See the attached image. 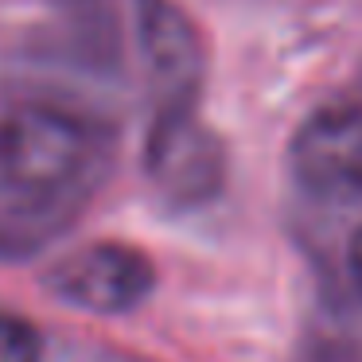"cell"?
I'll return each mask as SVG.
<instances>
[{
	"mask_svg": "<svg viewBox=\"0 0 362 362\" xmlns=\"http://www.w3.org/2000/svg\"><path fill=\"white\" fill-rule=\"evenodd\" d=\"M90 129L74 113L28 102L0 117V180L24 195H55L90 160Z\"/></svg>",
	"mask_w": 362,
	"mask_h": 362,
	"instance_id": "cell-1",
	"label": "cell"
},
{
	"mask_svg": "<svg viewBox=\"0 0 362 362\" xmlns=\"http://www.w3.org/2000/svg\"><path fill=\"white\" fill-rule=\"evenodd\" d=\"M296 183L323 203L362 199V110L351 102L320 105L288 144Z\"/></svg>",
	"mask_w": 362,
	"mask_h": 362,
	"instance_id": "cell-2",
	"label": "cell"
},
{
	"mask_svg": "<svg viewBox=\"0 0 362 362\" xmlns=\"http://www.w3.org/2000/svg\"><path fill=\"white\" fill-rule=\"evenodd\" d=\"M156 284V269L133 245L98 242L66 257L51 273V288L74 308L94 315H121L133 312Z\"/></svg>",
	"mask_w": 362,
	"mask_h": 362,
	"instance_id": "cell-3",
	"label": "cell"
},
{
	"mask_svg": "<svg viewBox=\"0 0 362 362\" xmlns=\"http://www.w3.org/2000/svg\"><path fill=\"white\" fill-rule=\"evenodd\" d=\"M148 172L172 199H199L214 195L222 183V144L211 129L199 125L195 110H160V121L148 141Z\"/></svg>",
	"mask_w": 362,
	"mask_h": 362,
	"instance_id": "cell-4",
	"label": "cell"
},
{
	"mask_svg": "<svg viewBox=\"0 0 362 362\" xmlns=\"http://www.w3.org/2000/svg\"><path fill=\"white\" fill-rule=\"evenodd\" d=\"M133 8L148 71L164 86V110L191 105L203 78V51H199L195 24L175 0H133Z\"/></svg>",
	"mask_w": 362,
	"mask_h": 362,
	"instance_id": "cell-5",
	"label": "cell"
},
{
	"mask_svg": "<svg viewBox=\"0 0 362 362\" xmlns=\"http://www.w3.org/2000/svg\"><path fill=\"white\" fill-rule=\"evenodd\" d=\"M0 362H40V335L16 315H0Z\"/></svg>",
	"mask_w": 362,
	"mask_h": 362,
	"instance_id": "cell-6",
	"label": "cell"
},
{
	"mask_svg": "<svg viewBox=\"0 0 362 362\" xmlns=\"http://www.w3.org/2000/svg\"><path fill=\"white\" fill-rule=\"evenodd\" d=\"M351 276L362 288V226L354 230V238H351Z\"/></svg>",
	"mask_w": 362,
	"mask_h": 362,
	"instance_id": "cell-7",
	"label": "cell"
}]
</instances>
